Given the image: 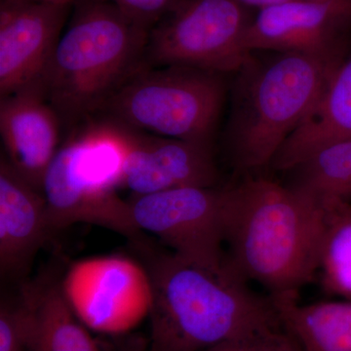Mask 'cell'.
Wrapping results in <instances>:
<instances>
[{
  "label": "cell",
  "instance_id": "obj_5",
  "mask_svg": "<svg viewBox=\"0 0 351 351\" xmlns=\"http://www.w3.org/2000/svg\"><path fill=\"white\" fill-rule=\"evenodd\" d=\"M124 156L123 134L117 124L92 119L73 129L41 186L52 232L92 223L142 242L130 202L117 195Z\"/></svg>",
  "mask_w": 351,
  "mask_h": 351
},
{
  "label": "cell",
  "instance_id": "obj_23",
  "mask_svg": "<svg viewBox=\"0 0 351 351\" xmlns=\"http://www.w3.org/2000/svg\"><path fill=\"white\" fill-rule=\"evenodd\" d=\"M237 1L252 9V10L257 9L258 11H260L269 8V7L288 3V2L298 1V0H237Z\"/></svg>",
  "mask_w": 351,
  "mask_h": 351
},
{
  "label": "cell",
  "instance_id": "obj_9",
  "mask_svg": "<svg viewBox=\"0 0 351 351\" xmlns=\"http://www.w3.org/2000/svg\"><path fill=\"white\" fill-rule=\"evenodd\" d=\"M66 299L87 326L117 332L149 314L151 277L126 257H99L76 263L63 280Z\"/></svg>",
  "mask_w": 351,
  "mask_h": 351
},
{
  "label": "cell",
  "instance_id": "obj_14",
  "mask_svg": "<svg viewBox=\"0 0 351 351\" xmlns=\"http://www.w3.org/2000/svg\"><path fill=\"white\" fill-rule=\"evenodd\" d=\"M52 233L43 195L17 172L5 156L0 160V270L19 279Z\"/></svg>",
  "mask_w": 351,
  "mask_h": 351
},
{
  "label": "cell",
  "instance_id": "obj_10",
  "mask_svg": "<svg viewBox=\"0 0 351 351\" xmlns=\"http://www.w3.org/2000/svg\"><path fill=\"white\" fill-rule=\"evenodd\" d=\"M245 46L250 52L348 57L351 52V0H298L258 11Z\"/></svg>",
  "mask_w": 351,
  "mask_h": 351
},
{
  "label": "cell",
  "instance_id": "obj_15",
  "mask_svg": "<svg viewBox=\"0 0 351 351\" xmlns=\"http://www.w3.org/2000/svg\"><path fill=\"white\" fill-rule=\"evenodd\" d=\"M27 351H100L64 292L46 274L25 282L18 302Z\"/></svg>",
  "mask_w": 351,
  "mask_h": 351
},
{
  "label": "cell",
  "instance_id": "obj_22",
  "mask_svg": "<svg viewBox=\"0 0 351 351\" xmlns=\"http://www.w3.org/2000/svg\"><path fill=\"white\" fill-rule=\"evenodd\" d=\"M205 351H302L289 332L276 336L230 341Z\"/></svg>",
  "mask_w": 351,
  "mask_h": 351
},
{
  "label": "cell",
  "instance_id": "obj_7",
  "mask_svg": "<svg viewBox=\"0 0 351 351\" xmlns=\"http://www.w3.org/2000/svg\"><path fill=\"white\" fill-rule=\"evenodd\" d=\"M255 14L237 0H182L149 29L145 66H189L232 76L252 53Z\"/></svg>",
  "mask_w": 351,
  "mask_h": 351
},
{
  "label": "cell",
  "instance_id": "obj_16",
  "mask_svg": "<svg viewBox=\"0 0 351 351\" xmlns=\"http://www.w3.org/2000/svg\"><path fill=\"white\" fill-rule=\"evenodd\" d=\"M346 138H351V52L317 104L277 152L271 166L287 172L323 147Z\"/></svg>",
  "mask_w": 351,
  "mask_h": 351
},
{
  "label": "cell",
  "instance_id": "obj_18",
  "mask_svg": "<svg viewBox=\"0 0 351 351\" xmlns=\"http://www.w3.org/2000/svg\"><path fill=\"white\" fill-rule=\"evenodd\" d=\"M287 173V186L320 204L351 202V138L323 147Z\"/></svg>",
  "mask_w": 351,
  "mask_h": 351
},
{
  "label": "cell",
  "instance_id": "obj_6",
  "mask_svg": "<svg viewBox=\"0 0 351 351\" xmlns=\"http://www.w3.org/2000/svg\"><path fill=\"white\" fill-rule=\"evenodd\" d=\"M230 77L189 66H144L95 119L152 135L214 145Z\"/></svg>",
  "mask_w": 351,
  "mask_h": 351
},
{
  "label": "cell",
  "instance_id": "obj_17",
  "mask_svg": "<svg viewBox=\"0 0 351 351\" xmlns=\"http://www.w3.org/2000/svg\"><path fill=\"white\" fill-rule=\"evenodd\" d=\"M270 298L302 351H351V299L302 304L298 295Z\"/></svg>",
  "mask_w": 351,
  "mask_h": 351
},
{
  "label": "cell",
  "instance_id": "obj_20",
  "mask_svg": "<svg viewBox=\"0 0 351 351\" xmlns=\"http://www.w3.org/2000/svg\"><path fill=\"white\" fill-rule=\"evenodd\" d=\"M127 16L151 29L163 16L174 9L182 0H108Z\"/></svg>",
  "mask_w": 351,
  "mask_h": 351
},
{
  "label": "cell",
  "instance_id": "obj_2",
  "mask_svg": "<svg viewBox=\"0 0 351 351\" xmlns=\"http://www.w3.org/2000/svg\"><path fill=\"white\" fill-rule=\"evenodd\" d=\"M152 301L149 351H205L230 341L288 332L271 298L232 274L217 276L172 252L147 267Z\"/></svg>",
  "mask_w": 351,
  "mask_h": 351
},
{
  "label": "cell",
  "instance_id": "obj_24",
  "mask_svg": "<svg viewBox=\"0 0 351 351\" xmlns=\"http://www.w3.org/2000/svg\"><path fill=\"white\" fill-rule=\"evenodd\" d=\"M38 1L47 2L56 5L73 6L78 0H38Z\"/></svg>",
  "mask_w": 351,
  "mask_h": 351
},
{
  "label": "cell",
  "instance_id": "obj_1",
  "mask_svg": "<svg viewBox=\"0 0 351 351\" xmlns=\"http://www.w3.org/2000/svg\"><path fill=\"white\" fill-rule=\"evenodd\" d=\"M226 267L270 297L298 295L318 274L324 208L287 184L249 177L223 189Z\"/></svg>",
  "mask_w": 351,
  "mask_h": 351
},
{
  "label": "cell",
  "instance_id": "obj_13",
  "mask_svg": "<svg viewBox=\"0 0 351 351\" xmlns=\"http://www.w3.org/2000/svg\"><path fill=\"white\" fill-rule=\"evenodd\" d=\"M63 126L40 85L0 98V135L4 156L39 191L46 170L61 145Z\"/></svg>",
  "mask_w": 351,
  "mask_h": 351
},
{
  "label": "cell",
  "instance_id": "obj_3",
  "mask_svg": "<svg viewBox=\"0 0 351 351\" xmlns=\"http://www.w3.org/2000/svg\"><path fill=\"white\" fill-rule=\"evenodd\" d=\"M346 57L254 51L232 75L225 145L239 172L270 166Z\"/></svg>",
  "mask_w": 351,
  "mask_h": 351
},
{
  "label": "cell",
  "instance_id": "obj_4",
  "mask_svg": "<svg viewBox=\"0 0 351 351\" xmlns=\"http://www.w3.org/2000/svg\"><path fill=\"white\" fill-rule=\"evenodd\" d=\"M41 80L64 126L95 119L145 66L149 29L108 0H78Z\"/></svg>",
  "mask_w": 351,
  "mask_h": 351
},
{
  "label": "cell",
  "instance_id": "obj_11",
  "mask_svg": "<svg viewBox=\"0 0 351 351\" xmlns=\"http://www.w3.org/2000/svg\"><path fill=\"white\" fill-rule=\"evenodd\" d=\"M71 9L38 0H1L0 98L41 84Z\"/></svg>",
  "mask_w": 351,
  "mask_h": 351
},
{
  "label": "cell",
  "instance_id": "obj_8",
  "mask_svg": "<svg viewBox=\"0 0 351 351\" xmlns=\"http://www.w3.org/2000/svg\"><path fill=\"white\" fill-rule=\"evenodd\" d=\"M223 189L189 186L132 196V218L141 232L154 234L184 262L226 276Z\"/></svg>",
  "mask_w": 351,
  "mask_h": 351
},
{
  "label": "cell",
  "instance_id": "obj_21",
  "mask_svg": "<svg viewBox=\"0 0 351 351\" xmlns=\"http://www.w3.org/2000/svg\"><path fill=\"white\" fill-rule=\"evenodd\" d=\"M0 351H27L17 304L2 302L0 308Z\"/></svg>",
  "mask_w": 351,
  "mask_h": 351
},
{
  "label": "cell",
  "instance_id": "obj_12",
  "mask_svg": "<svg viewBox=\"0 0 351 351\" xmlns=\"http://www.w3.org/2000/svg\"><path fill=\"white\" fill-rule=\"evenodd\" d=\"M119 127L125 145L120 189L138 196L189 186L216 188L214 145Z\"/></svg>",
  "mask_w": 351,
  "mask_h": 351
},
{
  "label": "cell",
  "instance_id": "obj_19",
  "mask_svg": "<svg viewBox=\"0 0 351 351\" xmlns=\"http://www.w3.org/2000/svg\"><path fill=\"white\" fill-rule=\"evenodd\" d=\"M324 208L321 240V285L331 295L351 299V202L331 201Z\"/></svg>",
  "mask_w": 351,
  "mask_h": 351
}]
</instances>
